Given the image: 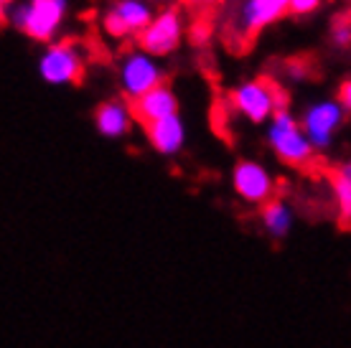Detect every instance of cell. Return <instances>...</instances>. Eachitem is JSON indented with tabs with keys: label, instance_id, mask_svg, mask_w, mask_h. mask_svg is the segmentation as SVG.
<instances>
[{
	"label": "cell",
	"instance_id": "obj_1",
	"mask_svg": "<svg viewBox=\"0 0 351 348\" xmlns=\"http://www.w3.org/2000/svg\"><path fill=\"white\" fill-rule=\"evenodd\" d=\"M10 26L38 44H53L69 16V0H18L3 10Z\"/></svg>",
	"mask_w": 351,
	"mask_h": 348
},
{
	"label": "cell",
	"instance_id": "obj_2",
	"mask_svg": "<svg viewBox=\"0 0 351 348\" xmlns=\"http://www.w3.org/2000/svg\"><path fill=\"white\" fill-rule=\"evenodd\" d=\"M117 84H120V92H123L125 99L135 102L148 92L166 84V69L148 51L132 49L117 64Z\"/></svg>",
	"mask_w": 351,
	"mask_h": 348
},
{
	"label": "cell",
	"instance_id": "obj_3",
	"mask_svg": "<svg viewBox=\"0 0 351 348\" xmlns=\"http://www.w3.org/2000/svg\"><path fill=\"white\" fill-rule=\"evenodd\" d=\"M229 102L234 107V112L242 114L245 120L255 122H270L272 114L285 110V95L280 87H275L267 79H247L242 84L232 89Z\"/></svg>",
	"mask_w": 351,
	"mask_h": 348
},
{
	"label": "cell",
	"instance_id": "obj_4",
	"mask_svg": "<svg viewBox=\"0 0 351 348\" xmlns=\"http://www.w3.org/2000/svg\"><path fill=\"white\" fill-rule=\"evenodd\" d=\"M267 142L275 150V156L288 166H308L313 153H316V148L311 145V140L303 130V125L288 110L275 112L272 120L267 122Z\"/></svg>",
	"mask_w": 351,
	"mask_h": 348
},
{
	"label": "cell",
	"instance_id": "obj_5",
	"mask_svg": "<svg viewBox=\"0 0 351 348\" xmlns=\"http://www.w3.org/2000/svg\"><path fill=\"white\" fill-rule=\"evenodd\" d=\"M38 74L51 87L77 84L84 74V56L74 41H53L38 56Z\"/></svg>",
	"mask_w": 351,
	"mask_h": 348
},
{
	"label": "cell",
	"instance_id": "obj_6",
	"mask_svg": "<svg viewBox=\"0 0 351 348\" xmlns=\"http://www.w3.org/2000/svg\"><path fill=\"white\" fill-rule=\"evenodd\" d=\"M153 10L145 0H114L102 13V28L110 38L141 36L153 23Z\"/></svg>",
	"mask_w": 351,
	"mask_h": 348
},
{
	"label": "cell",
	"instance_id": "obj_7",
	"mask_svg": "<svg viewBox=\"0 0 351 348\" xmlns=\"http://www.w3.org/2000/svg\"><path fill=\"white\" fill-rule=\"evenodd\" d=\"M184 16H181V10L178 8H166L160 10L158 16L153 18V23H150L145 31H143L138 38H141V49L143 51H148L150 56H168V53H173L181 41H184Z\"/></svg>",
	"mask_w": 351,
	"mask_h": 348
},
{
	"label": "cell",
	"instance_id": "obj_8",
	"mask_svg": "<svg viewBox=\"0 0 351 348\" xmlns=\"http://www.w3.org/2000/svg\"><path fill=\"white\" fill-rule=\"evenodd\" d=\"M343 112L346 110H343V105L339 99H321V102L308 107L300 125H303V130H306L313 148L316 150L331 148L336 130L341 127L343 122Z\"/></svg>",
	"mask_w": 351,
	"mask_h": 348
},
{
	"label": "cell",
	"instance_id": "obj_9",
	"mask_svg": "<svg viewBox=\"0 0 351 348\" xmlns=\"http://www.w3.org/2000/svg\"><path fill=\"white\" fill-rule=\"evenodd\" d=\"M232 186L242 201L263 203V206L267 201H272V191H275V181H272L270 171L257 160H239L232 171Z\"/></svg>",
	"mask_w": 351,
	"mask_h": 348
},
{
	"label": "cell",
	"instance_id": "obj_10",
	"mask_svg": "<svg viewBox=\"0 0 351 348\" xmlns=\"http://www.w3.org/2000/svg\"><path fill=\"white\" fill-rule=\"evenodd\" d=\"M135 112H132V102L125 97H114L107 99L95 110V127L102 138L117 140L125 138L132 127Z\"/></svg>",
	"mask_w": 351,
	"mask_h": 348
},
{
	"label": "cell",
	"instance_id": "obj_11",
	"mask_svg": "<svg viewBox=\"0 0 351 348\" xmlns=\"http://www.w3.org/2000/svg\"><path fill=\"white\" fill-rule=\"evenodd\" d=\"M290 10V0H242L239 3V28L245 34H260Z\"/></svg>",
	"mask_w": 351,
	"mask_h": 348
},
{
	"label": "cell",
	"instance_id": "obj_12",
	"mask_svg": "<svg viewBox=\"0 0 351 348\" xmlns=\"http://www.w3.org/2000/svg\"><path fill=\"white\" fill-rule=\"evenodd\" d=\"M132 112H135V120L148 127L153 122L178 114V97H176V92L168 84H163V87L153 89V92H148L141 99H135L132 102Z\"/></svg>",
	"mask_w": 351,
	"mask_h": 348
},
{
	"label": "cell",
	"instance_id": "obj_13",
	"mask_svg": "<svg viewBox=\"0 0 351 348\" xmlns=\"http://www.w3.org/2000/svg\"><path fill=\"white\" fill-rule=\"evenodd\" d=\"M145 135H148V142L153 145V150H158L160 156H176L186 145V125L181 120V114H173V117L148 125Z\"/></svg>",
	"mask_w": 351,
	"mask_h": 348
},
{
	"label": "cell",
	"instance_id": "obj_14",
	"mask_svg": "<svg viewBox=\"0 0 351 348\" xmlns=\"http://www.w3.org/2000/svg\"><path fill=\"white\" fill-rule=\"evenodd\" d=\"M263 227L272 239H282L293 227V211L285 201L275 199L263 206Z\"/></svg>",
	"mask_w": 351,
	"mask_h": 348
},
{
	"label": "cell",
	"instance_id": "obj_15",
	"mask_svg": "<svg viewBox=\"0 0 351 348\" xmlns=\"http://www.w3.org/2000/svg\"><path fill=\"white\" fill-rule=\"evenodd\" d=\"M331 188H334L339 216H341L343 224H351V181L343 178V175L336 171V173L331 175Z\"/></svg>",
	"mask_w": 351,
	"mask_h": 348
},
{
	"label": "cell",
	"instance_id": "obj_16",
	"mask_svg": "<svg viewBox=\"0 0 351 348\" xmlns=\"http://www.w3.org/2000/svg\"><path fill=\"white\" fill-rule=\"evenodd\" d=\"M331 38H334V44L339 46V49H349L351 46V23H346V21H339L334 26V34H331Z\"/></svg>",
	"mask_w": 351,
	"mask_h": 348
},
{
	"label": "cell",
	"instance_id": "obj_17",
	"mask_svg": "<svg viewBox=\"0 0 351 348\" xmlns=\"http://www.w3.org/2000/svg\"><path fill=\"white\" fill-rule=\"evenodd\" d=\"M321 5V0H290V13L295 16H308Z\"/></svg>",
	"mask_w": 351,
	"mask_h": 348
},
{
	"label": "cell",
	"instance_id": "obj_18",
	"mask_svg": "<svg viewBox=\"0 0 351 348\" xmlns=\"http://www.w3.org/2000/svg\"><path fill=\"white\" fill-rule=\"evenodd\" d=\"M339 102L343 105V110L351 112V79H346L341 87H339Z\"/></svg>",
	"mask_w": 351,
	"mask_h": 348
},
{
	"label": "cell",
	"instance_id": "obj_19",
	"mask_svg": "<svg viewBox=\"0 0 351 348\" xmlns=\"http://www.w3.org/2000/svg\"><path fill=\"white\" fill-rule=\"evenodd\" d=\"M339 173H341L343 178H349V181H351V158H349V160H343L341 166H339Z\"/></svg>",
	"mask_w": 351,
	"mask_h": 348
},
{
	"label": "cell",
	"instance_id": "obj_20",
	"mask_svg": "<svg viewBox=\"0 0 351 348\" xmlns=\"http://www.w3.org/2000/svg\"><path fill=\"white\" fill-rule=\"evenodd\" d=\"M189 5H214V3H221V0H186Z\"/></svg>",
	"mask_w": 351,
	"mask_h": 348
},
{
	"label": "cell",
	"instance_id": "obj_21",
	"mask_svg": "<svg viewBox=\"0 0 351 348\" xmlns=\"http://www.w3.org/2000/svg\"><path fill=\"white\" fill-rule=\"evenodd\" d=\"M13 3H18V0H0V5H3V10H5V8H10V5H13Z\"/></svg>",
	"mask_w": 351,
	"mask_h": 348
}]
</instances>
